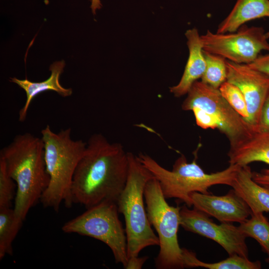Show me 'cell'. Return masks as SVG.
Wrapping results in <instances>:
<instances>
[{
    "label": "cell",
    "instance_id": "21",
    "mask_svg": "<svg viewBox=\"0 0 269 269\" xmlns=\"http://www.w3.org/2000/svg\"><path fill=\"white\" fill-rule=\"evenodd\" d=\"M203 51L206 69L201 81L215 89H219L227 81V60L221 56Z\"/></svg>",
    "mask_w": 269,
    "mask_h": 269
},
{
    "label": "cell",
    "instance_id": "23",
    "mask_svg": "<svg viewBox=\"0 0 269 269\" xmlns=\"http://www.w3.org/2000/svg\"><path fill=\"white\" fill-rule=\"evenodd\" d=\"M16 184L9 175L4 161L0 158V209L11 208L14 200Z\"/></svg>",
    "mask_w": 269,
    "mask_h": 269
},
{
    "label": "cell",
    "instance_id": "6",
    "mask_svg": "<svg viewBox=\"0 0 269 269\" xmlns=\"http://www.w3.org/2000/svg\"><path fill=\"white\" fill-rule=\"evenodd\" d=\"M187 94L182 109L193 112L196 123L200 128L218 129L227 137L230 143L255 132L231 106L219 89L197 81Z\"/></svg>",
    "mask_w": 269,
    "mask_h": 269
},
{
    "label": "cell",
    "instance_id": "16",
    "mask_svg": "<svg viewBox=\"0 0 269 269\" xmlns=\"http://www.w3.org/2000/svg\"><path fill=\"white\" fill-rule=\"evenodd\" d=\"M231 187L247 203L252 213L269 212V188L253 180L248 165L240 167Z\"/></svg>",
    "mask_w": 269,
    "mask_h": 269
},
{
    "label": "cell",
    "instance_id": "12",
    "mask_svg": "<svg viewBox=\"0 0 269 269\" xmlns=\"http://www.w3.org/2000/svg\"><path fill=\"white\" fill-rule=\"evenodd\" d=\"M190 197L194 208L221 222L241 223L252 214L247 203L233 189L223 196L194 192Z\"/></svg>",
    "mask_w": 269,
    "mask_h": 269
},
{
    "label": "cell",
    "instance_id": "19",
    "mask_svg": "<svg viewBox=\"0 0 269 269\" xmlns=\"http://www.w3.org/2000/svg\"><path fill=\"white\" fill-rule=\"evenodd\" d=\"M23 221L11 207L0 209V260L6 255H12V244Z\"/></svg>",
    "mask_w": 269,
    "mask_h": 269
},
{
    "label": "cell",
    "instance_id": "29",
    "mask_svg": "<svg viewBox=\"0 0 269 269\" xmlns=\"http://www.w3.org/2000/svg\"><path fill=\"white\" fill-rule=\"evenodd\" d=\"M266 262L269 263V256L268 257V258L266 259Z\"/></svg>",
    "mask_w": 269,
    "mask_h": 269
},
{
    "label": "cell",
    "instance_id": "4",
    "mask_svg": "<svg viewBox=\"0 0 269 269\" xmlns=\"http://www.w3.org/2000/svg\"><path fill=\"white\" fill-rule=\"evenodd\" d=\"M136 157L157 180L166 199L176 198L189 208L193 206L191 193L210 194L209 188L217 184L232 186L241 167L230 164L223 170L208 174L197 163L196 155L191 162H188L182 154L175 161L172 169L169 170L148 154L141 153Z\"/></svg>",
    "mask_w": 269,
    "mask_h": 269
},
{
    "label": "cell",
    "instance_id": "28",
    "mask_svg": "<svg viewBox=\"0 0 269 269\" xmlns=\"http://www.w3.org/2000/svg\"><path fill=\"white\" fill-rule=\"evenodd\" d=\"M91 2V7L94 13L97 9H99L101 6L100 0H90Z\"/></svg>",
    "mask_w": 269,
    "mask_h": 269
},
{
    "label": "cell",
    "instance_id": "8",
    "mask_svg": "<svg viewBox=\"0 0 269 269\" xmlns=\"http://www.w3.org/2000/svg\"><path fill=\"white\" fill-rule=\"evenodd\" d=\"M117 203L106 200L87 208L66 222L62 230L99 240L111 250L115 262L125 268L128 261L126 231L119 217Z\"/></svg>",
    "mask_w": 269,
    "mask_h": 269
},
{
    "label": "cell",
    "instance_id": "24",
    "mask_svg": "<svg viewBox=\"0 0 269 269\" xmlns=\"http://www.w3.org/2000/svg\"><path fill=\"white\" fill-rule=\"evenodd\" d=\"M248 65L269 76V51L265 55H259L253 62Z\"/></svg>",
    "mask_w": 269,
    "mask_h": 269
},
{
    "label": "cell",
    "instance_id": "25",
    "mask_svg": "<svg viewBox=\"0 0 269 269\" xmlns=\"http://www.w3.org/2000/svg\"><path fill=\"white\" fill-rule=\"evenodd\" d=\"M258 131L269 132V95L261 110Z\"/></svg>",
    "mask_w": 269,
    "mask_h": 269
},
{
    "label": "cell",
    "instance_id": "3",
    "mask_svg": "<svg viewBox=\"0 0 269 269\" xmlns=\"http://www.w3.org/2000/svg\"><path fill=\"white\" fill-rule=\"evenodd\" d=\"M71 131L69 128L55 133L48 125L41 131L49 182L40 202L44 207L56 212L62 203L68 208L73 204V178L87 144L82 139H73Z\"/></svg>",
    "mask_w": 269,
    "mask_h": 269
},
{
    "label": "cell",
    "instance_id": "13",
    "mask_svg": "<svg viewBox=\"0 0 269 269\" xmlns=\"http://www.w3.org/2000/svg\"><path fill=\"white\" fill-rule=\"evenodd\" d=\"M189 56L184 71L178 83L170 87V92L176 97L188 92L193 84L201 78L206 69V61L198 30L193 28L185 32Z\"/></svg>",
    "mask_w": 269,
    "mask_h": 269
},
{
    "label": "cell",
    "instance_id": "27",
    "mask_svg": "<svg viewBox=\"0 0 269 269\" xmlns=\"http://www.w3.org/2000/svg\"><path fill=\"white\" fill-rule=\"evenodd\" d=\"M147 257H134L128 259L127 264L125 268L126 269H141L144 263L147 260Z\"/></svg>",
    "mask_w": 269,
    "mask_h": 269
},
{
    "label": "cell",
    "instance_id": "9",
    "mask_svg": "<svg viewBox=\"0 0 269 269\" xmlns=\"http://www.w3.org/2000/svg\"><path fill=\"white\" fill-rule=\"evenodd\" d=\"M203 50L238 64L253 62L262 51H269V43L262 27L241 26L236 31L200 36Z\"/></svg>",
    "mask_w": 269,
    "mask_h": 269
},
{
    "label": "cell",
    "instance_id": "18",
    "mask_svg": "<svg viewBox=\"0 0 269 269\" xmlns=\"http://www.w3.org/2000/svg\"><path fill=\"white\" fill-rule=\"evenodd\" d=\"M184 268L203 267L209 269H260L261 263L257 261L252 262L248 258L238 255L229 256L225 260L213 263H204L199 260L195 254L183 248Z\"/></svg>",
    "mask_w": 269,
    "mask_h": 269
},
{
    "label": "cell",
    "instance_id": "22",
    "mask_svg": "<svg viewBox=\"0 0 269 269\" xmlns=\"http://www.w3.org/2000/svg\"><path fill=\"white\" fill-rule=\"evenodd\" d=\"M219 89L231 106L247 122L249 117L247 105L240 89L226 81L220 86Z\"/></svg>",
    "mask_w": 269,
    "mask_h": 269
},
{
    "label": "cell",
    "instance_id": "1",
    "mask_svg": "<svg viewBox=\"0 0 269 269\" xmlns=\"http://www.w3.org/2000/svg\"><path fill=\"white\" fill-rule=\"evenodd\" d=\"M129 152L103 135L89 138L74 172L72 201L86 209L103 201L117 202L126 185L129 168Z\"/></svg>",
    "mask_w": 269,
    "mask_h": 269
},
{
    "label": "cell",
    "instance_id": "10",
    "mask_svg": "<svg viewBox=\"0 0 269 269\" xmlns=\"http://www.w3.org/2000/svg\"><path fill=\"white\" fill-rule=\"evenodd\" d=\"M180 226L185 230L210 239L223 247L229 256L248 258L246 237L231 223H214L208 215L184 204L180 210Z\"/></svg>",
    "mask_w": 269,
    "mask_h": 269
},
{
    "label": "cell",
    "instance_id": "17",
    "mask_svg": "<svg viewBox=\"0 0 269 269\" xmlns=\"http://www.w3.org/2000/svg\"><path fill=\"white\" fill-rule=\"evenodd\" d=\"M265 17L269 18V0H237L228 15L219 24L217 33L235 32L246 22ZM266 36L269 38V31Z\"/></svg>",
    "mask_w": 269,
    "mask_h": 269
},
{
    "label": "cell",
    "instance_id": "7",
    "mask_svg": "<svg viewBox=\"0 0 269 269\" xmlns=\"http://www.w3.org/2000/svg\"><path fill=\"white\" fill-rule=\"evenodd\" d=\"M147 217L158 234L159 252L155 259L158 269L184 268L183 248L179 246L177 233L180 226L179 206H170L166 201L157 180L148 181L144 191Z\"/></svg>",
    "mask_w": 269,
    "mask_h": 269
},
{
    "label": "cell",
    "instance_id": "11",
    "mask_svg": "<svg viewBox=\"0 0 269 269\" xmlns=\"http://www.w3.org/2000/svg\"><path fill=\"white\" fill-rule=\"evenodd\" d=\"M227 81L237 86L246 101L249 117L247 122L258 131L263 106L269 95V76L250 67L226 60Z\"/></svg>",
    "mask_w": 269,
    "mask_h": 269
},
{
    "label": "cell",
    "instance_id": "14",
    "mask_svg": "<svg viewBox=\"0 0 269 269\" xmlns=\"http://www.w3.org/2000/svg\"><path fill=\"white\" fill-rule=\"evenodd\" d=\"M228 156L230 164L243 166L260 161L269 165V132H255L230 143Z\"/></svg>",
    "mask_w": 269,
    "mask_h": 269
},
{
    "label": "cell",
    "instance_id": "20",
    "mask_svg": "<svg viewBox=\"0 0 269 269\" xmlns=\"http://www.w3.org/2000/svg\"><path fill=\"white\" fill-rule=\"evenodd\" d=\"M251 217L240 223L238 228L247 237L255 239L269 256V221L263 213H252Z\"/></svg>",
    "mask_w": 269,
    "mask_h": 269
},
{
    "label": "cell",
    "instance_id": "2",
    "mask_svg": "<svg viewBox=\"0 0 269 269\" xmlns=\"http://www.w3.org/2000/svg\"><path fill=\"white\" fill-rule=\"evenodd\" d=\"M0 158L16 184L13 208L24 221L29 210L39 200L49 182L41 137L29 133L16 135L0 151Z\"/></svg>",
    "mask_w": 269,
    "mask_h": 269
},
{
    "label": "cell",
    "instance_id": "5",
    "mask_svg": "<svg viewBox=\"0 0 269 269\" xmlns=\"http://www.w3.org/2000/svg\"><path fill=\"white\" fill-rule=\"evenodd\" d=\"M129 168L125 188L117 201L119 212L125 218L128 259L138 256L149 246H159V239L151 228L143 202L146 184L152 174L129 152Z\"/></svg>",
    "mask_w": 269,
    "mask_h": 269
},
{
    "label": "cell",
    "instance_id": "26",
    "mask_svg": "<svg viewBox=\"0 0 269 269\" xmlns=\"http://www.w3.org/2000/svg\"><path fill=\"white\" fill-rule=\"evenodd\" d=\"M253 179L258 184L269 188V169H263L260 172H253Z\"/></svg>",
    "mask_w": 269,
    "mask_h": 269
},
{
    "label": "cell",
    "instance_id": "15",
    "mask_svg": "<svg viewBox=\"0 0 269 269\" xmlns=\"http://www.w3.org/2000/svg\"><path fill=\"white\" fill-rule=\"evenodd\" d=\"M65 65V63L63 60L53 63L49 68L51 71L50 77L42 82H34L27 79L20 80L15 77L10 78V82L16 84L23 89L26 93V101L19 111V121L22 122L25 120L32 101L41 93L53 91L63 97H68L72 95V89L63 87L59 82L60 76L63 71Z\"/></svg>",
    "mask_w": 269,
    "mask_h": 269
}]
</instances>
